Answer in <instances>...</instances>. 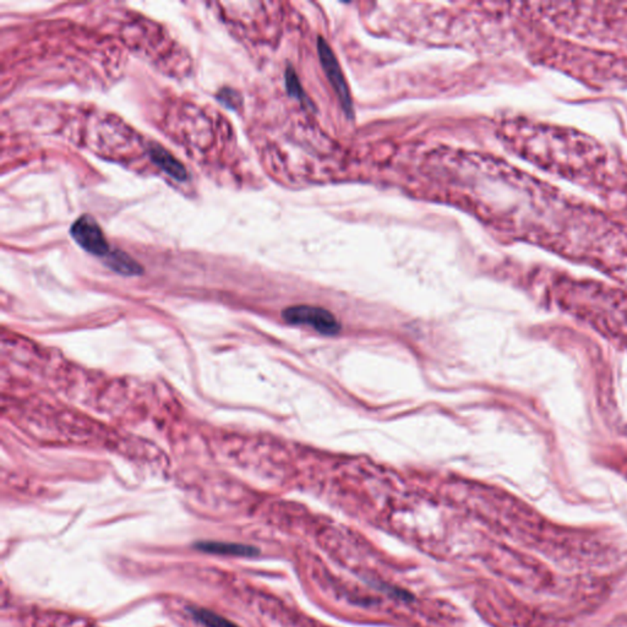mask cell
Returning <instances> with one entry per match:
<instances>
[{
    "instance_id": "1",
    "label": "cell",
    "mask_w": 627,
    "mask_h": 627,
    "mask_svg": "<svg viewBox=\"0 0 627 627\" xmlns=\"http://www.w3.org/2000/svg\"><path fill=\"white\" fill-rule=\"evenodd\" d=\"M282 317L290 325H306L315 331L333 336L341 330V324L331 311L314 306H294L287 308Z\"/></svg>"
},
{
    "instance_id": "2",
    "label": "cell",
    "mask_w": 627,
    "mask_h": 627,
    "mask_svg": "<svg viewBox=\"0 0 627 627\" xmlns=\"http://www.w3.org/2000/svg\"><path fill=\"white\" fill-rule=\"evenodd\" d=\"M317 54L320 57L324 72L326 74L327 80L338 96L340 103L342 106L344 113L348 118L354 117L353 110L352 96L349 92L347 81L342 73V69L338 64L337 58L332 51L330 44L322 37H317Z\"/></svg>"
},
{
    "instance_id": "3",
    "label": "cell",
    "mask_w": 627,
    "mask_h": 627,
    "mask_svg": "<svg viewBox=\"0 0 627 627\" xmlns=\"http://www.w3.org/2000/svg\"><path fill=\"white\" fill-rule=\"evenodd\" d=\"M70 234L74 240L90 254L106 258L110 253L103 231L94 218L88 215H83L73 223Z\"/></svg>"
},
{
    "instance_id": "4",
    "label": "cell",
    "mask_w": 627,
    "mask_h": 627,
    "mask_svg": "<svg viewBox=\"0 0 627 627\" xmlns=\"http://www.w3.org/2000/svg\"><path fill=\"white\" fill-rule=\"evenodd\" d=\"M149 152H150L151 161L153 162L156 166L165 172L166 174L178 182L187 181V169L168 151L165 150L161 146L155 145L151 147Z\"/></svg>"
},
{
    "instance_id": "5",
    "label": "cell",
    "mask_w": 627,
    "mask_h": 627,
    "mask_svg": "<svg viewBox=\"0 0 627 627\" xmlns=\"http://www.w3.org/2000/svg\"><path fill=\"white\" fill-rule=\"evenodd\" d=\"M195 548L208 554L227 555L239 558H253L259 554V549L251 545L239 543H224V542H200Z\"/></svg>"
},
{
    "instance_id": "6",
    "label": "cell",
    "mask_w": 627,
    "mask_h": 627,
    "mask_svg": "<svg viewBox=\"0 0 627 627\" xmlns=\"http://www.w3.org/2000/svg\"><path fill=\"white\" fill-rule=\"evenodd\" d=\"M106 258H107V265L109 267L120 275L136 276L141 274V271H142L140 265L131 259L129 255H126L119 250L109 253Z\"/></svg>"
},
{
    "instance_id": "7",
    "label": "cell",
    "mask_w": 627,
    "mask_h": 627,
    "mask_svg": "<svg viewBox=\"0 0 627 627\" xmlns=\"http://www.w3.org/2000/svg\"><path fill=\"white\" fill-rule=\"evenodd\" d=\"M192 617L195 620L203 624L206 627H239L234 622L228 620L227 617H223L217 612H211L208 609H194Z\"/></svg>"
},
{
    "instance_id": "8",
    "label": "cell",
    "mask_w": 627,
    "mask_h": 627,
    "mask_svg": "<svg viewBox=\"0 0 627 627\" xmlns=\"http://www.w3.org/2000/svg\"><path fill=\"white\" fill-rule=\"evenodd\" d=\"M285 87L290 96L301 101V103L310 104V101L306 97V92L303 90L299 78L292 67H288L285 72Z\"/></svg>"
}]
</instances>
